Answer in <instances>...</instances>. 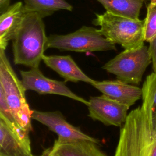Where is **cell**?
Here are the masks:
<instances>
[{
	"label": "cell",
	"instance_id": "ac0fdd59",
	"mask_svg": "<svg viewBox=\"0 0 156 156\" xmlns=\"http://www.w3.org/2000/svg\"><path fill=\"white\" fill-rule=\"evenodd\" d=\"M148 47L149 52L152 63V68L154 73H156V36L149 42Z\"/></svg>",
	"mask_w": 156,
	"mask_h": 156
},
{
	"label": "cell",
	"instance_id": "44dd1931",
	"mask_svg": "<svg viewBox=\"0 0 156 156\" xmlns=\"http://www.w3.org/2000/svg\"><path fill=\"white\" fill-rule=\"evenodd\" d=\"M144 2H146V3H147V2H149L151 0H144Z\"/></svg>",
	"mask_w": 156,
	"mask_h": 156
},
{
	"label": "cell",
	"instance_id": "8fae6325",
	"mask_svg": "<svg viewBox=\"0 0 156 156\" xmlns=\"http://www.w3.org/2000/svg\"><path fill=\"white\" fill-rule=\"evenodd\" d=\"M92 85L102 94L126 105L129 108L142 98V88L119 79L95 80Z\"/></svg>",
	"mask_w": 156,
	"mask_h": 156
},
{
	"label": "cell",
	"instance_id": "7a4b0ae2",
	"mask_svg": "<svg viewBox=\"0 0 156 156\" xmlns=\"http://www.w3.org/2000/svg\"><path fill=\"white\" fill-rule=\"evenodd\" d=\"M12 41L15 64L39 68L48 42L43 18L35 12L25 11Z\"/></svg>",
	"mask_w": 156,
	"mask_h": 156
},
{
	"label": "cell",
	"instance_id": "9a60e30c",
	"mask_svg": "<svg viewBox=\"0 0 156 156\" xmlns=\"http://www.w3.org/2000/svg\"><path fill=\"white\" fill-rule=\"evenodd\" d=\"M106 12L116 16L138 20L144 0H96Z\"/></svg>",
	"mask_w": 156,
	"mask_h": 156
},
{
	"label": "cell",
	"instance_id": "2e32d148",
	"mask_svg": "<svg viewBox=\"0 0 156 156\" xmlns=\"http://www.w3.org/2000/svg\"><path fill=\"white\" fill-rule=\"evenodd\" d=\"M26 12H34L42 18L59 10L72 11L73 6L66 0H24Z\"/></svg>",
	"mask_w": 156,
	"mask_h": 156
},
{
	"label": "cell",
	"instance_id": "ba28073f",
	"mask_svg": "<svg viewBox=\"0 0 156 156\" xmlns=\"http://www.w3.org/2000/svg\"><path fill=\"white\" fill-rule=\"evenodd\" d=\"M88 116L105 126L121 127L127 117L129 107L105 95L91 97L87 105Z\"/></svg>",
	"mask_w": 156,
	"mask_h": 156
},
{
	"label": "cell",
	"instance_id": "3957f363",
	"mask_svg": "<svg viewBox=\"0 0 156 156\" xmlns=\"http://www.w3.org/2000/svg\"><path fill=\"white\" fill-rule=\"evenodd\" d=\"M25 90L5 54L0 49V99L6 103L19 127L29 134L32 130V110L26 101Z\"/></svg>",
	"mask_w": 156,
	"mask_h": 156
},
{
	"label": "cell",
	"instance_id": "7c38bea8",
	"mask_svg": "<svg viewBox=\"0 0 156 156\" xmlns=\"http://www.w3.org/2000/svg\"><path fill=\"white\" fill-rule=\"evenodd\" d=\"M44 64L57 73L65 82H83L91 85L95 82L89 77L79 67L73 58L68 55H45L43 57Z\"/></svg>",
	"mask_w": 156,
	"mask_h": 156
},
{
	"label": "cell",
	"instance_id": "52a82bcc",
	"mask_svg": "<svg viewBox=\"0 0 156 156\" xmlns=\"http://www.w3.org/2000/svg\"><path fill=\"white\" fill-rule=\"evenodd\" d=\"M21 81L25 90H32L40 94H56L68 97L86 105L88 101L74 93L66 87L65 82L46 77L39 68H32L28 71H20Z\"/></svg>",
	"mask_w": 156,
	"mask_h": 156
},
{
	"label": "cell",
	"instance_id": "4fadbf2b",
	"mask_svg": "<svg viewBox=\"0 0 156 156\" xmlns=\"http://www.w3.org/2000/svg\"><path fill=\"white\" fill-rule=\"evenodd\" d=\"M25 13L24 4L18 1L0 14V49L5 50Z\"/></svg>",
	"mask_w": 156,
	"mask_h": 156
},
{
	"label": "cell",
	"instance_id": "d6986e66",
	"mask_svg": "<svg viewBox=\"0 0 156 156\" xmlns=\"http://www.w3.org/2000/svg\"><path fill=\"white\" fill-rule=\"evenodd\" d=\"M10 0H0V14L5 12L10 6Z\"/></svg>",
	"mask_w": 156,
	"mask_h": 156
},
{
	"label": "cell",
	"instance_id": "6da1fadb",
	"mask_svg": "<svg viewBox=\"0 0 156 156\" xmlns=\"http://www.w3.org/2000/svg\"><path fill=\"white\" fill-rule=\"evenodd\" d=\"M120 130L114 156H156V107L142 96Z\"/></svg>",
	"mask_w": 156,
	"mask_h": 156
},
{
	"label": "cell",
	"instance_id": "ffe728a7",
	"mask_svg": "<svg viewBox=\"0 0 156 156\" xmlns=\"http://www.w3.org/2000/svg\"><path fill=\"white\" fill-rule=\"evenodd\" d=\"M40 156H57V155H55L54 154H53L51 152V147H49V148L46 149L45 151H44L43 152V153L41 154V155Z\"/></svg>",
	"mask_w": 156,
	"mask_h": 156
},
{
	"label": "cell",
	"instance_id": "e0dca14e",
	"mask_svg": "<svg viewBox=\"0 0 156 156\" xmlns=\"http://www.w3.org/2000/svg\"><path fill=\"white\" fill-rule=\"evenodd\" d=\"M144 35V40L147 42H149L156 36V0H151L147 4Z\"/></svg>",
	"mask_w": 156,
	"mask_h": 156
},
{
	"label": "cell",
	"instance_id": "9c48e42d",
	"mask_svg": "<svg viewBox=\"0 0 156 156\" xmlns=\"http://www.w3.org/2000/svg\"><path fill=\"white\" fill-rule=\"evenodd\" d=\"M32 119L40 122L49 130L55 133L59 140H89L97 144L99 142L98 139L88 135L79 128L67 122L59 111L43 112L32 110Z\"/></svg>",
	"mask_w": 156,
	"mask_h": 156
},
{
	"label": "cell",
	"instance_id": "277c9868",
	"mask_svg": "<svg viewBox=\"0 0 156 156\" xmlns=\"http://www.w3.org/2000/svg\"><path fill=\"white\" fill-rule=\"evenodd\" d=\"M92 23L100 26L99 30L105 38L114 44L121 45L124 49L144 44V19L133 20L105 12L96 14Z\"/></svg>",
	"mask_w": 156,
	"mask_h": 156
},
{
	"label": "cell",
	"instance_id": "5b68a950",
	"mask_svg": "<svg viewBox=\"0 0 156 156\" xmlns=\"http://www.w3.org/2000/svg\"><path fill=\"white\" fill-rule=\"evenodd\" d=\"M48 48L78 52L116 51L115 44L105 38L99 29L86 26L67 34L50 35Z\"/></svg>",
	"mask_w": 156,
	"mask_h": 156
},
{
	"label": "cell",
	"instance_id": "5bb4252c",
	"mask_svg": "<svg viewBox=\"0 0 156 156\" xmlns=\"http://www.w3.org/2000/svg\"><path fill=\"white\" fill-rule=\"evenodd\" d=\"M57 156H107L98 146L89 140L62 141L56 140L51 147Z\"/></svg>",
	"mask_w": 156,
	"mask_h": 156
},
{
	"label": "cell",
	"instance_id": "30bf717a",
	"mask_svg": "<svg viewBox=\"0 0 156 156\" xmlns=\"http://www.w3.org/2000/svg\"><path fill=\"white\" fill-rule=\"evenodd\" d=\"M0 156H34L29 135L15 130L1 118Z\"/></svg>",
	"mask_w": 156,
	"mask_h": 156
},
{
	"label": "cell",
	"instance_id": "8992f818",
	"mask_svg": "<svg viewBox=\"0 0 156 156\" xmlns=\"http://www.w3.org/2000/svg\"><path fill=\"white\" fill-rule=\"evenodd\" d=\"M151 62L148 47L143 44L135 48L124 49L105 63L102 68L115 75L117 79L138 85Z\"/></svg>",
	"mask_w": 156,
	"mask_h": 156
}]
</instances>
